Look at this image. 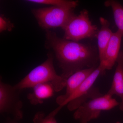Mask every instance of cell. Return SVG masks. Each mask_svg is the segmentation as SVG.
Wrapping results in <instances>:
<instances>
[{"instance_id": "obj_1", "label": "cell", "mask_w": 123, "mask_h": 123, "mask_svg": "<svg viewBox=\"0 0 123 123\" xmlns=\"http://www.w3.org/2000/svg\"><path fill=\"white\" fill-rule=\"evenodd\" d=\"M46 38L48 45L55 52L62 70L61 76L64 78L67 79L78 70L89 66L93 54L88 46L61 38L49 30H46Z\"/></svg>"}, {"instance_id": "obj_2", "label": "cell", "mask_w": 123, "mask_h": 123, "mask_svg": "<svg viewBox=\"0 0 123 123\" xmlns=\"http://www.w3.org/2000/svg\"><path fill=\"white\" fill-rule=\"evenodd\" d=\"M66 81L67 79L56 73L53 55L50 54L45 61L32 69L14 86L21 91L26 88H33L39 84L49 83L53 86L55 92H58L66 87Z\"/></svg>"}, {"instance_id": "obj_3", "label": "cell", "mask_w": 123, "mask_h": 123, "mask_svg": "<svg viewBox=\"0 0 123 123\" xmlns=\"http://www.w3.org/2000/svg\"><path fill=\"white\" fill-rule=\"evenodd\" d=\"M62 29L64 31L63 38L76 42L97 37L98 31L97 26L92 24L90 19L88 11L85 9L78 15H73Z\"/></svg>"}, {"instance_id": "obj_4", "label": "cell", "mask_w": 123, "mask_h": 123, "mask_svg": "<svg viewBox=\"0 0 123 123\" xmlns=\"http://www.w3.org/2000/svg\"><path fill=\"white\" fill-rule=\"evenodd\" d=\"M120 103L107 93L86 102L75 111L74 118L80 122L97 118L103 111H108L119 106Z\"/></svg>"}, {"instance_id": "obj_5", "label": "cell", "mask_w": 123, "mask_h": 123, "mask_svg": "<svg viewBox=\"0 0 123 123\" xmlns=\"http://www.w3.org/2000/svg\"><path fill=\"white\" fill-rule=\"evenodd\" d=\"M73 10L65 7L52 6L34 9L32 12L40 26L48 30L56 27L62 29L74 15Z\"/></svg>"}, {"instance_id": "obj_6", "label": "cell", "mask_w": 123, "mask_h": 123, "mask_svg": "<svg viewBox=\"0 0 123 123\" xmlns=\"http://www.w3.org/2000/svg\"><path fill=\"white\" fill-rule=\"evenodd\" d=\"M105 70L104 67L99 64L66 102L65 105H67L69 111H76L86 102L103 95L99 90L94 86V84L99 75Z\"/></svg>"}, {"instance_id": "obj_7", "label": "cell", "mask_w": 123, "mask_h": 123, "mask_svg": "<svg viewBox=\"0 0 123 123\" xmlns=\"http://www.w3.org/2000/svg\"><path fill=\"white\" fill-rule=\"evenodd\" d=\"M21 91L10 84L0 81V112L10 115L14 119L18 121L23 117V103L20 99Z\"/></svg>"}, {"instance_id": "obj_8", "label": "cell", "mask_w": 123, "mask_h": 123, "mask_svg": "<svg viewBox=\"0 0 123 123\" xmlns=\"http://www.w3.org/2000/svg\"><path fill=\"white\" fill-rule=\"evenodd\" d=\"M96 68L94 66L78 70L67 78L66 86V91L64 94L60 95L56 99V102L59 106L51 112L55 116L60 110L65 106L68 100Z\"/></svg>"}, {"instance_id": "obj_9", "label": "cell", "mask_w": 123, "mask_h": 123, "mask_svg": "<svg viewBox=\"0 0 123 123\" xmlns=\"http://www.w3.org/2000/svg\"><path fill=\"white\" fill-rule=\"evenodd\" d=\"M122 34L118 31L113 33L106 48L104 57L100 62L106 70H111L116 62L120 51Z\"/></svg>"}, {"instance_id": "obj_10", "label": "cell", "mask_w": 123, "mask_h": 123, "mask_svg": "<svg viewBox=\"0 0 123 123\" xmlns=\"http://www.w3.org/2000/svg\"><path fill=\"white\" fill-rule=\"evenodd\" d=\"M99 21L101 27L97 37L99 60L101 62L103 59L106 48L114 33L110 29V22L104 18L100 17Z\"/></svg>"}, {"instance_id": "obj_11", "label": "cell", "mask_w": 123, "mask_h": 123, "mask_svg": "<svg viewBox=\"0 0 123 123\" xmlns=\"http://www.w3.org/2000/svg\"><path fill=\"white\" fill-rule=\"evenodd\" d=\"M117 66L112 84L107 93L117 95L123 103V51H121L117 60Z\"/></svg>"}, {"instance_id": "obj_12", "label": "cell", "mask_w": 123, "mask_h": 123, "mask_svg": "<svg viewBox=\"0 0 123 123\" xmlns=\"http://www.w3.org/2000/svg\"><path fill=\"white\" fill-rule=\"evenodd\" d=\"M33 88V92L28 95L27 98L34 105L43 103L44 100L52 97L55 92L53 86L49 83L39 84Z\"/></svg>"}, {"instance_id": "obj_13", "label": "cell", "mask_w": 123, "mask_h": 123, "mask_svg": "<svg viewBox=\"0 0 123 123\" xmlns=\"http://www.w3.org/2000/svg\"><path fill=\"white\" fill-rule=\"evenodd\" d=\"M106 7L112 9L114 19L118 31L123 36V7L118 1L113 0H107L105 2Z\"/></svg>"}, {"instance_id": "obj_14", "label": "cell", "mask_w": 123, "mask_h": 123, "mask_svg": "<svg viewBox=\"0 0 123 123\" xmlns=\"http://www.w3.org/2000/svg\"><path fill=\"white\" fill-rule=\"evenodd\" d=\"M27 1L40 4L50 5L52 6L65 7L74 9L78 5V1L66 0H29Z\"/></svg>"}, {"instance_id": "obj_15", "label": "cell", "mask_w": 123, "mask_h": 123, "mask_svg": "<svg viewBox=\"0 0 123 123\" xmlns=\"http://www.w3.org/2000/svg\"><path fill=\"white\" fill-rule=\"evenodd\" d=\"M55 116L50 113L46 116L44 112H38L34 117V123H57L55 118Z\"/></svg>"}, {"instance_id": "obj_16", "label": "cell", "mask_w": 123, "mask_h": 123, "mask_svg": "<svg viewBox=\"0 0 123 123\" xmlns=\"http://www.w3.org/2000/svg\"><path fill=\"white\" fill-rule=\"evenodd\" d=\"M14 26L13 24L4 15L0 16V31L1 33L4 31H10Z\"/></svg>"}, {"instance_id": "obj_17", "label": "cell", "mask_w": 123, "mask_h": 123, "mask_svg": "<svg viewBox=\"0 0 123 123\" xmlns=\"http://www.w3.org/2000/svg\"><path fill=\"white\" fill-rule=\"evenodd\" d=\"M119 107L121 111H123V103H120L119 105Z\"/></svg>"}, {"instance_id": "obj_18", "label": "cell", "mask_w": 123, "mask_h": 123, "mask_svg": "<svg viewBox=\"0 0 123 123\" xmlns=\"http://www.w3.org/2000/svg\"><path fill=\"white\" fill-rule=\"evenodd\" d=\"M15 123V122H10V123Z\"/></svg>"}, {"instance_id": "obj_19", "label": "cell", "mask_w": 123, "mask_h": 123, "mask_svg": "<svg viewBox=\"0 0 123 123\" xmlns=\"http://www.w3.org/2000/svg\"><path fill=\"white\" fill-rule=\"evenodd\" d=\"M81 123H86V122H81Z\"/></svg>"}, {"instance_id": "obj_20", "label": "cell", "mask_w": 123, "mask_h": 123, "mask_svg": "<svg viewBox=\"0 0 123 123\" xmlns=\"http://www.w3.org/2000/svg\"></svg>"}]
</instances>
